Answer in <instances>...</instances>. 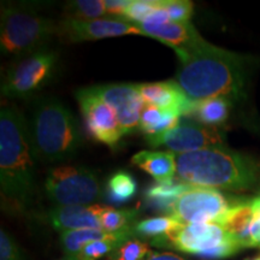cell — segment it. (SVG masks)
<instances>
[{"instance_id": "obj_10", "label": "cell", "mask_w": 260, "mask_h": 260, "mask_svg": "<svg viewBox=\"0 0 260 260\" xmlns=\"http://www.w3.org/2000/svg\"><path fill=\"white\" fill-rule=\"evenodd\" d=\"M88 89L115 112L124 135L139 128L140 117L146 106L139 84L107 83L88 87Z\"/></svg>"}, {"instance_id": "obj_27", "label": "cell", "mask_w": 260, "mask_h": 260, "mask_svg": "<svg viewBox=\"0 0 260 260\" xmlns=\"http://www.w3.org/2000/svg\"><path fill=\"white\" fill-rule=\"evenodd\" d=\"M162 6V0H132L125 10L123 19L133 25H138L145 21L152 12Z\"/></svg>"}, {"instance_id": "obj_5", "label": "cell", "mask_w": 260, "mask_h": 260, "mask_svg": "<svg viewBox=\"0 0 260 260\" xmlns=\"http://www.w3.org/2000/svg\"><path fill=\"white\" fill-rule=\"evenodd\" d=\"M0 18V48L5 56L21 58L44 50L57 35V24L29 6L3 3Z\"/></svg>"}, {"instance_id": "obj_4", "label": "cell", "mask_w": 260, "mask_h": 260, "mask_svg": "<svg viewBox=\"0 0 260 260\" xmlns=\"http://www.w3.org/2000/svg\"><path fill=\"white\" fill-rule=\"evenodd\" d=\"M28 128L35 158L45 162L68 160L82 142L75 117L54 99L40 100L35 105Z\"/></svg>"}, {"instance_id": "obj_33", "label": "cell", "mask_w": 260, "mask_h": 260, "mask_svg": "<svg viewBox=\"0 0 260 260\" xmlns=\"http://www.w3.org/2000/svg\"><path fill=\"white\" fill-rule=\"evenodd\" d=\"M252 206L253 212H254V219L251 228L252 247L260 248V195L252 199Z\"/></svg>"}, {"instance_id": "obj_3", "label": "cell", "mask_w": 260, "mask_h": 260, "mask_svg": "<svg viewBox=\"0 0 260 260\" xmlns=\"http://www.w3.org/2000/svg\"><path fill=\"white\" fill-rule=\"evenodd\" d=\"M177 176L193 187L248 190L260 181L255 161L237 152L211 147L176 155Z\"/></svg>"}, {"instance_id": "obj_12", "label": "cell", "mask_w": 260, "mask_h": 260, "mask_svg": "<svg viewBox=\"0 0 260 260\" xmlns=\"http://www.w3.org/2000/svg\"><path fill=\"white\" fill-rule=\"evenodd\" d=\"M75 96L90 136L109 147H116L124 133L115 112L88 88L79 89Z\"/></svg>"}, {"instance_id": "obj_34", "label": "cell", "mask_w": 260, "mask_h": 260, "mask_svg": "<svg viewBox=\"0 0 260 260\" xmlns=\"http://www.w3.org/2000/svg\"><path fill=\"white\" fill-rule=\"evenodd\" d=\"M132 0H105L106 14L123 17L125 10L129 8Z\"/></svg>"}, {"instance_id": "obj_13", "label": "cell", "mask_w": 260, "mask_h": 260, "mask_svg": "<svg viewBox=\"0 0 260 260\" xmlns=\"http://www.w3.org/2000/svg\"><path fill=\"white\" fill-rule=\"evenodd\" d=\"M233 240L230 234L217 223L183 224L169 236L168 247L199 255Z\"/></svg>"}, {"instance_id": "obj_1", "label": "cell", "mask_w": 260, "mask_h": 260, "mask_svg": "<svg viewBox=\"0 0 260 260\" xmlns=\"http://www.w3.org/2000/svg\"><path fill=\"white\" fill-rule=\"evenodd\" d=\"M175 82L190 102L211 98H240L246 81L245 59L198 37L184 50Z\"/></svg>"}, {"instance_id": "obj_19", "label": "cell", "mask_w": 260, "mask_h": 260, "mask_svg": "<svg viewBox=\"0 0 260 260\" xmlns=\"http://www.w3.org/2000/svg\"><path fill=\"white\" fill-rule=\"evenodd\" d=\"M182 225L183 223L175 217L164 216L140 220L134 224L133 230L134 235L151 240V243L155 247H168L169 236Z\"/></svg>"}, {"instance_id": "obj_26", "label": "cell", "mask_w": 260, "mask_h": 260, "mask_svg": "<svg viewBox=\"0 0 260 260\" xmlns=\"http://www.w3.org/2000/svg\"><path fill=\"white\" fill-rule=\"evenodd\" d=\"M138 214V210H117L112 207H105L100 218L102 229L110 234L121 232L123 229L134 225Z\"/></svg>"}, {"instance_id": "obj_20", "label": "cell", "mask_w": 260, "mask_h": 260, "mask_svg": "<svg viewBox=\"0 0 260 260\" xmlns=\"http://www.w3.org/2000/svg\"><path fill=\"white\" fill-rule=\"evenodd\" d=\"M230 103L225 98H211V99L200 100L193 103V107L189 113L197 122L201 124L212 126L223 124L229 117Z\"/></svg>"}, {"instance_id": "obj_37", "label": "cell", "mask_w": 260, "mask_h": 260, "mask_svg": "<svg viewBox=\"0 0 260 260\" xmlns=\"http://www.w3.org/2000/svg\"><path fill=\"white\" fill-rule=\"evenodd\" d=\"M248 260H260V255L255 256V258H253V259H248Z\"/></svg>"}, {"instance_id": "obj_35", "label": "cell", "mask_w": 260, "mask_h": 260, "mask_svg": "<svg viewBox=\"0 0 260 260\" xmlns=\"http://www.w3.org/2000/svg\"><path fill=\"white\" fill-rule=\"evenodd\" d=\"M145 260H183L181 256L172 253H152L151 256H148Z\"/></svg>"}, {"instance_id": "obj_7", "label": "cell", "mask_w": 260, "mask_h": 260, "mask_svg": "<svg viewBox=\"0 0 260 260\" xmlns=\"http://www.w3.org/2000/svg\"><path fill=\"white\" fill-rule=\"evenodd\" d=\"M56 63V52L47 48L18 58L6 71L2 94L12 99L31 95L50 80Z\"/></svg>"}, {"instance_id": "obj_31", "label": "cell", "mask_w": 260, "mask_h": 260, "mask_svg": "<svg viewBox=\"0 0 260 260\" xmlns=\"http://www.w3.org/2000/svg\"><path fill=\"white\" fill-rule=\"evenodd\" d=\"M0 260H23L17 242L4 229L0 230Z\"/></svg>"}, {"instance_id": "obj_32", "label": "cell", "mask_w": 260, "mask_h": 260, "mask_svg": "<svg viewBox=\"0 0 260 260\" xmlns=\"http://www.w3.org/2000/svg\"><path fill=\"white\" fill-rule=\"evenodd\" d=\"M242 249V246L240 245L236 240H230L223 245H220L216 248L210 249V251L200 253L199 258L201 259H207V260H216V259H224L229 258L234 254H236L237 252H240Z\"/></svg>"}, {"instance_id": "obj_25", "label": "cell", "mask_w": 260, "mask_h": 260, "mask_svg": "<svg viewBox=\"0 0 260 260\" xmlns=\"http://www.w3.org/2000/svg\"><path fill=\"white\" fill-rule=\"evenodd\" d=\"M106 14L104 0H75L65 5V18L96 19Z\"/></svg>"}, {"instance_id": "obj_30", "label": "cell", "mask_w": 260, "mask_h": 260, "mask_svg": "<svg viewBox=\"0 0 260 260\" xmlns=\"http://www.w3.org/2000/svg\"><path fill=\"white\" fill-rule=\"evenodd\" d=\"M165 116L164 110L158 109L155 106L146 105L142 110L141 117H140L139 129L146 135H152L154 133V129L160 123L162 117Z\"/></svg>"}, {"instance_id": "obj_8", "label": "cell", "mask_w": 260, "mask_h": 260, "mask_svg": "<svg viewBox=\"0 0 260 260\" xmlns=\"http://www.w3.org/2000/svg\"><path fill=\"white\" fill-rule=\"evenodd\" d=\"M145 140L151 147H167L170 152L178 154L220 147L224 142L222 134L216 128L186 118L181 119L175 128L167 132L157 135H146Z\"/></svg>"}, {"instance_id": "obj_22", "label": "cell", "mask_w": 260, "mask_h": 260, "mask_svg": "<svg viewBox=\"0 0 260 260\" xmlns=\"http://www.w3.org/2000/svg\"><path fill=\"white\" fill-rule=\"evenodd\" d=\"M133 226L123 229L121 232L111 233L102 240L88 243L75 258L79 260H98L107 254L110 255L123 243L132 239V236L134 235Z\"/></svg>"}, {"instance_id": "obj_18", "label": "cell", "mask_w": 260, "mask_h": 260, "mask_svg": "<svg viewBox=\"0 0 260 260\" xmlns=\"http://www.w3.org/2000/svg\"><path fill=\"white\" fill-rule=\"evenodd\" d=\"M176 153L170 151H141L133 155L132 162L147 172L158 183L174 181L177 174Z\"/></svg>"}, {"instance_id": "obj_9", "label": "cell", "mask_w": 260, "mask_h": 260, "mask_svg": "<svg viewBox=\"0 0 260 260\" xmlns=\"http://www.w3.org/2000/svg\"><path fill=\"white\" fill-rule=\"evenodd\" d=\"M230 207L232 204L219 190L190 186L176 200L171 216L183 224H219Z\"/></svg>"}, {"instance_id": "obj_24", "label": "cell", "mask_w": 260, "mask_h": 260, "mask_svg": "<svg viewBox=\"0 0 260 260\" xmlns=\"http://www.w3.org/2000/svg\"><path fill=\"white\" fill-rule=\"evenodd\" d=\"M136 190L138 183L126 171H117L107 181V195L115 204H123L133 199Z\"/></svg>"}, {"instance_id": "obj_17", "label": "cell", "mask_w": 260, "mask_h": 260, "mask_svg": "<svg viewBox=\"0 0 260 260\" xmlns=\"http://www.w3.org/2000/svg\"><path fill=\"white\" fill-rule=\"evenodd\" d=\"M253 219L254 212L252 200L237 201L224 214L219 225H222L230 234V236L242 246V248H248L252 247L251 228Z\"/></svg>"}, {"instance_id": "obj_23", "label": "cell", "mask_w": 260, "mask_h": 260, "mask_svg": "<svg viewBox=\"0 0 260 260\" xmlns=\"http://www.w3.org/2000/svg\"><path fill=\"white\" fill-rule=\"evenodd\" d=\"M110 233L104 229H80L60 233V245L65 256L75 258L88 243L102 240Z\"/></svg>"}, {"instance_id": "obj_2", "label": "cell", "mask_w": 260, "mask_h": 260, "mask_svg": "<svg viewBox=\"0 0 260 260\" xmlns=\"http://www.w3.org/2000/svg\"><path fill=\"white\" fill-rule=\"evenodd\" d=\"M34 152L28 124L15 106L0 112V187L6 206L22 209L34 183Z\"/></svg>"}, {"instance_id": "obj_29", "label": "cell", "mask_w": 260, "mask_h": 260, "mask_svg": "<svg viewBox=\"0 0 260 260\" xmlns=\"http://www.w3.org/2000/svg\"><path fill=\"white\" fill-rule=\"evenodd\" d=\"M162 6L171 21L176 23H188L194 10V4L188 0H164Z\"/></svg>"}, {"instance_id": "obj_14", "label": "cell", "mask_w": 260, "mask_h": 260, "mask_svg": "<svg viewBox=\"0 0 260 260\" xmlns=\"http://www.w3.org/2000/svg\"><path fill=\"white\" fill-rule=\"evenodd\" d=\"M139 90L146 105L155 106L164 111L189 116L193 102L188 99L175 81L139 84Z\"/></svg>"}, {"instance_id": "obj_21", "label": "cell", "mask_w": 260, "mask_h": 260, "mask_svg": "<svg viewBox=\"0 0 260 260\" xmlns=\"http://www.w3.org/2000/svg\"><path fill=\"white\" fill-rule=\"evenodd\" d=\"M189 188V184L183 183V182L170 181L165 182V183H158L157 182V183L148 187V189L146 190L145 198L152 207L171 213L176 200Z\"/></svg>"}, {"instance_id": "obj_11", "label": "cell", "mask_w": 260, "mask_h": 260, "mask_svg": "<svg viewBox=\"0 0 260 260\" xmlns=\"http://www.w3.org/2000/svg\"><path fill=\"white\" fill-rule=\"evenodd\" d=\"M57 35L61 41L77 44L123 35H142V32L135 25L121 17L96 19L64 18L57 24Z\"/></svg>"}, {"instance_id": "obj_16", "label": "cell", "mask_w": 260, "mask_h": 260, "mask_svg": "<svg viewBox=\"0 0 260 260\" xmlns=\"http://www.w3.org/2000/svg\"><path fill=\"white\" fill-rule=\"evenodd\" d=\"M136 28L142 35L160 41L175 52L187 48L200 35L190 22L176 23L170 21L160 25H136Z\"/></svg>"}, {"instance_id": "obj_36", "label": "cell", "mask_w": 260, "mask_h": 260, "mask_svg": "<svg viewBox=\"0 0 260 260\" xmlns=\"http://www.w3.org/2000/svg\"><path fill=\"white\" fill-rule=\"evenodd\" d=\"M59 260H79V259L73 258V256H64V258H61V259H59Z\"/></svg>"}, {"instance_id": "obj_28", "label": "cell", "mask_w": 260, "mask_h": 260, "mask_svg": "<svg viewBox=\"0 0 260 260\" xmlns=\"http://www.w3.org/2000/svg\"><path fill=\"white\" fill-rule=\"evenodd\" d=\"M152 254L147 243L136 239H130L107 256L109 260H144Z\"/></svg>"}, {"instance_id": "obj_15", "label": "cell", "mask_w": 260, "mask_h": 260, "mask_svg": "<svg viewBox=\"0 0 260 260\" xmlns=\"http://www.w3.org/2000/svg\"><path fill=\"white\" fill-rule=\"evenodd\" d=\"M105 207L100 205L88 206H60L48 212V222L58 232L80 229H102V213Z\"/></svg>"}, {"instance_id": "obj_6", "label": "cell", "mask_w": 260, "mask_h": 260, "mask_svg": "<svg viewBox=\"0 0 260 260\" xmlns=\"http://www.w3.org/2000/svg\"><path fill=\"white\" fill-rule=\"evenodd\" d=\"M45 191L57 207L88 206L103 197L98 176L83 167L52 169L45 180Z\"/></svg>"}]
</instances>
